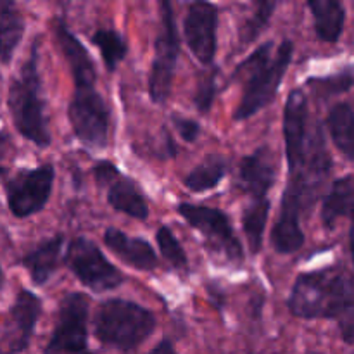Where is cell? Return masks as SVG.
I'll use <instances>...</instances> for the list:
<instances>
[{"instance_id":"1","label":"cell","mask_w":354,"mask_h":354,"mask_svg":"<svg viewBox=\"0 0 354 354\" xmlns=\"http://www.w3.org/2000/svg\"><path fill=\"white\" fill-rule=\"evenodd\" d=\"M289 310L304 320H335L348 344L354 342V277L341 268L303 273L289 297Z\"/></svg>"},{"instance_id":"2","label":"cell","mask_w":354,"mask_h":354,"mask_svg":"<svg viewBox=\"0 0 354 354\" xmlns=\"http://www.w3.org/2000/svg\"><path fill=\"white\" fill-rule=\"evenodd\" d=\"M292 54L294 44L290 40H283L279 47L266 41L237 66L234 76L241 80L244 93L234 113L235 121L248 120L273 102Z\"/></svg>"},{"instance_id":"3","label":"cell","mask_w":354,"mask_h":354,"mask_svg":"<svg viewBox=\"0 0 354 354\" xmlns=\"http://www.w3.org/2000/svg\"><path fill=\"white\" fill-rule=\"evenodd\" d=\"M7 107L21 137L33 142L37 147L50 145L52 137L45 116V100L41 95V80L38 73V44L31 45L28 61L10 80Z\"/></svg>"},{"instance_id":"4","label":"cell","mask_w":354,"mask_h":354,"mask_svg":"<svg viewBox=\"0 0 354 354\" xmlns=\"http://www.w3.org/2000/svg\"><path fill=\"white\" fill-rule=\"evenodd\" d=\"M95 337L111 348L130 349L137 348L156 328V318L140 304L124 299H109L97 310Z\"/></svg>"},{"instance_id":"5","label":"cell","mask_w":354,"mask_h":354,"mask_svg":"<svg viewBox=\"0 0 354 354\" xmlns=\"http://www.w3.org/2000/svg\"><path fill=\"white\" fill-rule=\"evenodd\" d=\"M180 55V37L171 3H161V28L154 45V59L149 75V95L152 102L165 104L171 92L176 62Z\"/></svg>"},{"instance_id":"6","label":"cell","mask_w":354,"mask_h":354,"mask_svg":"<svg viewBox=\"0 0 354 354\" xmlns=\"http://www.w3.org/2000/svg\"><path fill=\"white\" fill-rule=\"evenodd\" d=\"M54 178L55 169L52 165L19 169L3 185L10 213L19 220L40 213L50 199Z\"/></svg>"},{"instance_id":"7","label":"cell","mask_w":354,"mask_h":354,"mask_svg":"<svg viewBox=\"0 0 354 354\" xmlns=\"http://www.w3.org/2000/svg\"><path fill=\"white\" fill-rule=\"evenodd\" d=\"M73 131L90 149H104L109 133V107L95 88H76L68 107Z\"/></svg>"},{"instance_id":"8","label":"cell","mask_w":354,"mask_h":354,"mask_svg":"<svg viewBox=\"0 0 354 354\" xmlns=\"http://www.w3.org/2000/svg\"><path fill=\"white\" fill-rule=\"evenodd\" d=\"M66 265L83 286L95 292H106L123 283V277L116 266L111 265L102 251L88 239L76 237L69 242Z\"/></svg>"},{"instance_id":"9","label":"cell","mask_w":354,"mask_h":354,"mask_svg":"<svg viewBox=\"0 0 354 354\" xmlns=\"http://www.w3.org/2000/svg\"><path fill=\"white\" fill-rule=\"evenodd\" d=\"M86 324H88V297L80 292L68 294L61 301L50 341L44 354H83L86 353Z\"/></svg>"},{"instance_id":"10","label":"cell","mask_w":354,"mask_h":354,"mask_svg":"<svg viewBox=\"0 0 354 354\" xmlns=\"http://www.w3.org/2000/svg\"><path fill=\"white\" fill-rule=\"evenodd\" d=\"M176 211L185 218L190 227L204 235L209 249L225 256L230 261H242L244 251H242L241 242L235 237L234 228L223 211L189 203L178 204Z\"/></svg>"},{"instance_id":"11","label":"cell","mask_w":354,"mask_h":354,"mask_svg":"<svg viewBox=\"0 0 354 354\" xmlns=\"http://www.w3.org/2000/svg\"><path fill=\"white\" fill-rule=\"evenodd\" d=\"M308 99L301 88L292 90L283 109V140L289 162V176H297L304 168L308 152Z\"/></svg>"},{"instance_id":"12","label":"cell","mask_w":354,"mask_h":354,"mask_svg":"<svg viewBox=\"0 0 354 354\" xmlns=\"http://www.w3.org/2000/svg\"><path fill=\"white\" fill-rule=\"evenodd\" d=\"M216 7L209 2H194L183 21V35L192 54L203 64H211L216 55Z\"/></svg>"},{"instance_id":"13","label":"cell","mask_w":354,"mask_h":354,"mask_svg":"<svg viewBox=\"0 0 354 354\" xmlns=\"http://www.w3.org/2000/svg\"><path fill=\"white\" fill-rule=\"evenodd\" d=\"M304 206V197L294 183L287 182L282 196V206L277 225L272 232V244L280 254H292L304 244V234L301 230L299 218Z\"/></svg>"},{"instance_id":"14","label":"cell","mask_w":354,"mask_h":354,"mask_svg":"<svg viewBox=\"0 0 354 354\" xmlns=\"http://www.w3.org/2000/svg\"><path fill=\"white\" fill-rule=\"evenodd\" d=\"M55 41L68 61L71 75L75 78L76 88H95L97 71L92 61V55L86 50L85 45L69 31L62 19H55L52 24Z\"/></svg>"},{"instance_id":"15","label":"cell","mask_w":354,"mask_h":354,"mask_svg":"<svg viewBox=\"0 0 354 354\" xmlns=\"http://www.w3.org/2000/svg\"><path fill=\"white\" fill-rule=\"evenodd\" d=\"M277 178V161L268 147L258 149L254 154L245 156L239 166V185L252 201L266 199Z\"/></svg>"},{"instance_id":"16","label":"cell","mask_w":354,"mask_h":354,"mask_svg":"<svg viewBox=\"0 0 354 354\" xmlns=\"http://www.w3.org/2000/svg\"><path fill=\"white\" fill-rule=\"evenodd\" d=\"M41 315V299L28 289H19L9 310V322L16 332L10 351L21 353L30 346L31 335Z\"/></svg>"},{"instance_id":"17","label":"cell","mask_w":354,"mask_h":354,"mask_svg":"<svg viewBox=\"0 0 354 354\" xmlns=\"http://www.w3.org/2000/svg\"><path fill=\"white\" fill-rule=\"evenodd\" d=\"M104 242L118 258L133 268L142 270V272H151L158 268V256L151 244L144 239L130 237L118 228H107L104 234Z\"/></svg>"},{"instance_id":"18","label":"cell","mask_w":354,"mask_h":354,"mask_svg":"<svg viewBox=\"0 0 354 354\" xmlns=\"http://www.w3.org/2000/svg\"><path fill=\"white\" fill-rule=\"evenodd\" d=\"M62 244H64V237L55 235V237L47 239L41 244H38L21 259V265L28 270L31 282L35 286H44L50 280L52 273L57 270Z\"/></svg>"},{"instance_id":"19","label":"cell","mask_w":354,"mask_h":354,"mask_svg":"<svg viewBox=\"0 0 354 354\" xmlns=\"http://www.w3.org/2000/svg\"><path fill=\"white\" fill-rule=\"evenodd\" d=\"M315 21L318 38L327 44H335L344 30L346 10L337 0H311L308 2Z\"/></svg>"},{"instance_id":"20","label":"cell","mask_w":354,"mask_h":354,"mask_svg":"<svg viewBox=\"0 0 354 354\" xmlns=\"http://www.w3.org/2000/svg\"><path fill=\"white\" fill-rule=\"evenodd\" d=\"M24 17L14 2L0 0V64L9 66L24 35Z\"/></svg>"},{"instance_id":"21","label":"cell","mask_w":354,"mask_h":354,"mask_svg":"<svg viewBox=\"0 0 354 354\" xmlns=\"http://www.w3.org/2000/svg\"><path fill=\"white\" fill-rule=\"evenodd\" d=\"M107 203L120 213H124L127 216L135 218V220H147L149 218V206L142 196L140 189L135 185V182L127 176H120L113 185L109 187L107 192Z\"/></svg>"},{"instance_id":"22","label":"cell","mask_w":354,"mask_h":354,"mask_svg":"<svg viewBox=\"0 0 354 354\" xmlns=\"http://www.w3.org/2000/svg\"><path fill=\"white\" fill-rule=\"evenodd\" d=\"M342 216H354V178L344 176L335 180L328 190L322 207V220L327 228H332Z\"/></svg>"},{"instance_id":"23","label":"cell","mask_w":354,"mask_h":354,"mask_svg":"<svg viewBox=\"0 0 354 354\" xmlns=\"http://www.w3.org/2000/svg\"><path fill=\"white\" fill-rule=\"evenodd\" d=\"M328 131L344 158L354 161V111L349 104L339 102L330 109L327 116Z\"/></svg>"},{"instance_id":"24","label":"cell","mask_w":354,"mask_h":354,"mask_svg":"<svg viewBox=\"0 0 354 354\" xmlns=\"http://www.w3.org/2000/svg\"><path fill=\"white\" fill-rule=\"evenodd\" d=\"M225 175H227V161L220 156H209L185 176L183 183L190 192H207L220 185Z\"/></svg>"},{"instance_id":"25","label":"cell","mask_w":354,"mask_h":354,"mask_svg":"<svg viewBox=\"0 0 354 354\" xmlns=\"http://www.w3.org/2000/svg\"><path fill=\"white\" fill-rule=\"evenodd\" d=\"M270 213V201L258 199L252 201L249 206H245L242 213V228L248 237L249 251L252 254H258L263 245V234H265L266 221H268Z\"/></svg>"},{"instance_id":"26","label":"cell","mask_w":354,"mask_h":354,"mask_svg":"<svg viewBox=\"0 0 354 354\" xmlns=\"http://www.w3.org/2000/svg\"><path fill=\"white\" fill-rule=\"evenodd\" d=\"M92 41L100 50L107 71H116L120 62L124 61L128 54L127 40L114 30H97Z\"/></svg>"},{"instance_id":"27","label":"cell","mask_w":354,"mask_h":354,"mask_svg":"<svg viewBox=\"0 0 354 354\" xmlns=\"http://www.w3.org/2000/svg\"><path fill=\"white\" fill-rule=\"evenodd\" d=\"M277 9V2H259L256 6V10L241 28V44L249 45L259 37L265 26L268 24L270 17L273 16Z\"/></svg>"},{"instance_id":"28","label":"cell","mask_w":354,"mask_h":354,"mask_svg":"<svg viewBox=\"0 0 354 354\" xmlns=\"http://www.w3.org/2000/svg\"><path fill=\"white\" fill-rule=\"evenodd\" d=\"M156 241H158L159 249H161V254L165 256V259H168L175 268H185L187 266V254L183 251L182 244L176 241V237L173 235V232L168 227H161L156 234Z\"/></svg>"},{"instance_id":"29","label":"cell","mask_w":354,"mask_h":354,"mask_svg":"<svg viewBox=\"0 0 354 354\" xmlns=\"http://www.w3.org/2000/svg\"><path fill=\"white\" fill-rule=\"evenodd\" d=\"M216 76L218 68H211L204 71L203 78L197 83L196 92H194V104L199 113H209L211 106H213L214 95H216Z\"/></svg>"},{"instance_id":"30","label":"cell","mask_w":354,"mask_h":354,"mask_svg":"<svg viewBox=\"0 0 354 354\" xmlns=\"http://www.w3.org/2000/svg\"><path fill=\"white\" fill-rule=\"evenodd\" d=\"M308 85L313 86V88L324 90L325 93H339L348 90L353 85V76L341 73L337 76H332V78H324V80H308Z\"/></svg>"},{"instance_id":"31","label":"cell","mask_w":354,"mask_h":354,"mask_svg":"<svg viewBox=\"0 0 354 354\" xmlns=\"http://www.w3.org/2000/svg\"><path fill=\"white\" fill-rule=\"evenodd\" d=\"M93 175L99 185H113L118 178H120V171L116 166L109 161H99L93 166Z\"/></svg>"},{"instance_id":"32","label":"cell","mask_w":354,"mask_h":354,"mask_svg":"<svg viewBox=\"0 0 354 354\" xmlns=\"http://www.w3.org/2000/svg\"><path fill=\"white\" fill-rule=\"evenodd\" d=\"M173 124H175L176 131H178L180 137L185 142H196L197 137L201 133V127L192 120H187L182 116H173Z\"/></svg>"},{"instance_id":"33","label":"cell","mask_w":354,"mask_h":354,"mask_svg":"<svg viewBox=\"0 0 354 354\" xmlns=\"http://www.w3.org/2000/svg\"><path fill=\"white\" fill-rule=\"evenodd\" d=\"M9 144H10L9 135H7L6 131H0V178H2V176L6 175V171H7V168L3 166V159H6Z\"/></svg>"},{"instance_id":"34","label":"cell","mask_w":354,"mask_h":354,"mask_svg":"<svg viewBox=\"0 0 354 354\" xmlns=\"http://www.w3.org/2000/svg\"><path fill=\"white\" fill-rule=\"evenodd\" d=\"M147 354H176L175 351V346H173L171 341L165 339V341L159 342L154 349H151Z\"/></svg>"},{"instance_id":"35","label":"cell","mask_w":354,"mask_h":354,"mask_svg":"<svg viewBox=\"0 0 354 354\" xmlns=\"http://www.w3.org/2000/svg\"><path fill=\"white\" fill-rule=\"evenodd\" d=\"M349 248H351V258H353V265H354V216L351 221V230H349Z\"/></svg>"},{"instance_id":"36","label":"cell","mask_w":354,"mask_h":354,"mask_svg":"<svg viewBox=\"0 0 354 354\" xmlns=\"http://www.w3.org/2000/svg\"><path fill=\"white\" fill-rule=\"evenodd\" d=\"M3 287V272H2V266H0V290Z\"/></svg>"},{"instance_id":"37","label":"cell","mask_w":354,"mask_h":354,"mask_svg":"<svg viewBox=\"0 0 354 354\" xmlns=\"http://www.w3.org/2000/svg\"><path fill=\"white\" fill-rule=\"evenodd\" d=\"M83 354H90V353H83Z\"/></svg>"},{"instance_id":"38","label":"cell","mask_w":354,"mask_h":354,"mask_svg":"<svg viewBox=\"0 0 354 354\" xmlns=\"http://www.w3.org/2000/svg\"><path fill=\"white\" fill-rule=\"evenodd\" d=\"M0 354H2V353H0Z\"/></svg>"}]
</instances>
